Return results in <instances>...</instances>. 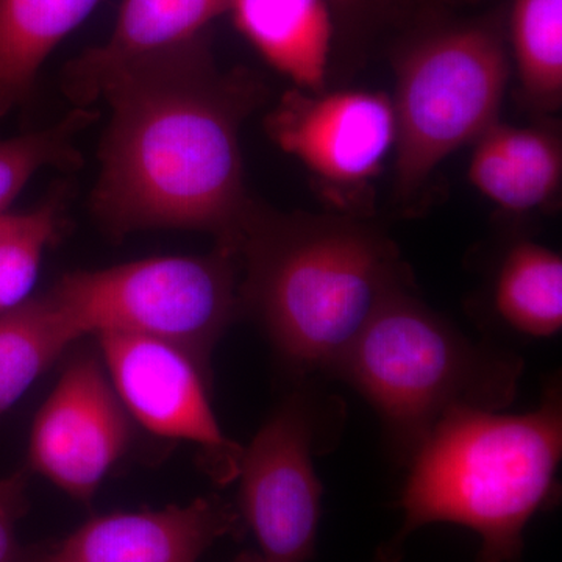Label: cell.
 Here are the masks:
<instances>
[{"mask_svg":"<svg viewBox=\"0 0 562 562\" xmlns=\"http://www.w3.org/2000/svg\"><path fill=\"white\" fill-rule=\"evenodd\" d=\"M79 339L47 292L0 313V417Z\"/></svg>","mask_w":562,"mask_h":562,"instance_id":"e0dca14e","label":"cell"},{"mask_svg":"<svg viewBox=\"0 0 562 562\" xmlns=\"http://www.w3.org/2000/svg\"><path fill=\"white\" fill-rule=\"evenodd\" d=\"M0 216H2V214H0Z\"/></svg>","mask_w":562,"mask_h":562,"instance_id":"cb8c5ba5","label":"cell"},{"mask_svg":"<svg viewBox=\"0 0 562 562\" xmlns=\"http://www.w3.org/2000/svg\"><path fill=\"white\" fill-rule=\"evenodd\" d=\"M238 520L239 514L217 497L105 514L77 528L43 562H199Z\"/></svg>","mask_w":562,"mask_h":562,"instance_id":"8fae6325","label":"cell"},{"mask_svg":"<svg viewBox=\"0 0 562 562\" xmlns=\"http://www.w3.org/2000/svg\"><path fill=\"white\" fill-rule=\"evenodd\" d=\"M509 43L517 79L532 110L562 102V0H513Z\"/></svg>","mask_w":562,"mask_h":562,"instance_id":"ac0fdd59","label":"cell"},{"mask_svg":"<svg viewBox=\"0 0 562 562\" xmlns=\"http://www.w3.org/2000/svg\"><path fill=\"white\" fill-rule=\"evenodd\" d=\"M233 562H266L258 552L243 553L241 557L236 558Z\"/></svg>","mask_w":562,"mask_h":562,"instance_id":"603a6c76","label":"cell"},{"mask_svg":"<svg viewBox=\"0 0 562 562\" xmlns=\"http://www.w3.org/2000/svg\"><path fill=\"white\" fill-rule=\"evenodd\" d=\"M101 360L131 419L151 435L194 443L220 483L233 482L243 447L232 441L211 406L206 368L160 339L101 333Z\"/></svg>","mask_w":562,"mask_h":562,"instance_id":"ba28073f","label":"cell"},{"mask_svg":"<svg viewBox=\"0 0 562 562\" xmlns=\"http://www.w3.org/2000/svg\"><path fill=\"white\" fill-rule=\"evenodd\" d=\"M99 0H0V117L31 95L47 57Z\"/></svg>","mask_w":562,"mask_h":562,"instance_id":"9a60e30c","label":"cell"},{"mask_svg":"<svg viewBox=\"0 0 562 562\" xmlns=\"http://www.w3.org/2000/svg\"><path fill=\"white\" fill-rule=\"evenodd\" d=\"M562 457L560 383L525 414L454 409L409 458L403 524L384 558L413 531L453 524L479 536L476 562H517L532 517L557 497Z\"/></svg>","mask_w":562,"mask_h":562,"instance_id":"3957f363","label":"cell"},{"mask_svg":"<svg viewBox=\"0 0 562 562\" xmlns=\"http://www.w3.org/2000/svg\"><path fill=\"white\" fill-rule=\"evenodd\" d=\"M522 369L516 353L472 342L405 286L384 299L333 373L371 403L409 461L454 409L512 405Z\"/></svg>","mask_w":562,"mask_h":562,"instance_id":"277c9868","label":"cell"},{"mask_svg":"<svg viewBox=\"0 0 562 562\" xmlns=\"http://www.w3.org/2000/svg\"><path fill=\"white\" fill-rule=\"evenodd\" d=\"M317 413L308 397L294 395L239 458V513L266 562H308L316 550L322 512L314 468Z\"/></svg>","mask_w":562,"mask_h":562,"instance_id":"52a82bcc","label":"cell"},{"mask_svg":"<svg viewBox=\"0 0 562 562\" xmlns=\"http://www.w3.org/2000/svg\"><path fill=\"white\" fill-rule=\"evenodd\" d=\"M331 3V7H336V9L341 11H353L358 9L361 0H328Z\"/></svg>","mask_w":562,"mask_h":562,"instance_id":"7402d4cb","label":"cell"},{"mask_svg":"<svg viewBox=\"0 0 562 562\" xmlns=\"http://www.w3.org/2000/svg\"><path fill=\"white\" fill-rule=\"evenodd\" d=\"M231 5L232 0H122L110 38L66 65L63 91L77 109H88L114 69L199 38Z\"/></svg>","mask_w":562,"mask_h":562,"instance_id":"7c38bea8","label":"cell"},{"mask_svg":"<svg viewBox=\"0 0 562 562\" xmlns=\"http://www.w3.org/2000/svg\"><path fill=\"white\" fill-rule=\"evenodd\" d=\"M228 11L244 38L294 88L325 90L335 35L328 0H232Z\"/></svg>","mask_w":562,"mask_h":562,"instance_id":"5bb4252c","label":"cell"},{"mask_svg":"<svg viewBox=\"0 0 562 562\" xmlns=\"http://www.w3.org/2000/svg\"><path fill=\"white\" fill-rule=\"evenodd\" d=\"M469 181L509 213H530L557 198L562 183V144L550 128L497 121L473 143Z\"/></svg>","mask_w":562,"mask_h":562,"instance_id":"4fadbf2b","label":"cell"},{"mask_svg":"<svg viewBox=\"0 0 562 562\" xmlns=\"http://www.w3.org/2000/svg\"><path fill=\"white\" fill-rule=\"evenodd\" d=\"M80 338L127 333L171 342L203 366L241 308L238 255L155 257L66 273L49 292Z\"/></svg>","mask_w":562,"mask_h":562,"instance_id":"8992f818","label":"cell"},{"mask_svg":"<svg viewBox=\"0 0 562 562\" xmlns=\"http://www.w3.org/2000/svg\"><path fill=\"white\" fill-rule=\"evenodd\" d=\"M27 476L18 472L0 479V562H33L18 542V522L27 513Z\"/></svg>","mask_w":562,"mask_h":562,"instance_id":"44dd1931","label":"cell"},{"mask_svg":"<svg viewBox=\"0 0 562 562\" xmlns=\"http://www.w3.org/2000/svg\"><path fill=\"white\" fill-rule=\"evenodd\" d=\"M269 138L335 190L366 187L394 154L397 122L384 92H284L265 121Z\"/></svg>","mask_w":562,"mask_h":562,"instance_id":"30bf717a","label":"cell"},{"mask_svg":"<svg viewBox=\"0 0 562 562\" xmlns=\"http://www.w3.org/2000/svg\"><path fill=\"white\" fill-rule=\"evenodd\" d=\"M492 305L506 327L528 338H550L562 327V258L532 241H517L498 265Z\"/></svg>","mask_w":562,"mask_h":562,"instance_id":"2e32d148","label":"cell"},{"mask_svg":"<svg viewBox=\"0 0 562 562\" xmlns=\"http://www.w3.org/2000/svg\"><path fill=\"white\" fill-rule=\"evenodd\" d=\"M241 303L303 373L335 372L384 299L412 286L394 243L349 216L257 205L238 247Z\"/></svg>","mask_w":562,"mask_h":562,"instance_id":"7a4b0ae2","label":"cell"},{"mask_svg":"<svg viewBox=\"0 0 562 562\" xmlns=\"http://www.w3.org/2000/svg\"><path fill=\"white\" fill-rule=\"evenodd\" d=\"M91 121L92 111L76 109L44 131L0 140V214L9 213L11 203L41 169H69L80 165L74 140Z\"/></svg>","mask_w":562,"mask_h":562,"instance_id":"d6986e66","label":"cell"},{"mask_svg":"<svg viewBox=\"0 0 562 562\" xmlns=\"http://www.w3.org/2000/svg\"><path fill=\"white\" fill-rule=\"evenodd\" d=\"M395 191L416 194L453 151L501 121L509 61L497 20L422 33L394 60Z\"/></svg>","mask_w":562,"mask_h":562,"instance_id":"5b68a950","label":"cell"},{"mask_svg":"<svg viewBox=\"0 0 562 562\" xmlns=\"http://www.w3.org/2000/svg\"><path fill=\"white\" fill-rule=\"evenodd\" d=\"M442 2H443V0H442Z\"/></svg>","mask_w":562,"mask_h":562,"instance_id":"d4e9b609","label":"cell"},{"mask_svg":"<svg viewBox=\"0 0 562 562\" xmlns=\"http://www.w3.org/2000/svg\"><path fill=\"white\" fill-rule=\"evenodd\" d=\"M128 441L131 416L101 358L83 355L63 371L36 414L29 464L69 497L90 502Z\"/></svg>","mask_w":562,"mask_h":562,"instance_id":"9c48e42d","label":"cell"},{"mask_svg":"<svg viewBox=\"0 0 562 562\" xmlns=\"http://www.w3.org/2000/svg\"><path fill=\"white\" fill-rule=\"evenodd\" d=\"M58 231V206L0 216V313L31 297L44 251Z\"/></svg>","mask_w":562,"mask_h":562,"instance_id":"ffe728a7","label":"cell"},{"mask_svg":"<svg viewBox=\"0 0 562 562\" xmlns=\"http://www.w3.org/2000/svg\"><path fill=\"white\" fill-rule=\"evenodd\" d=\"M250 70L217 66L205 36L105 77L110 106L91 209L114 238L176 228L238 251L257 203L244 181L241 127L265 101Z\"/></svg>","mask_w":562,"mask_h":562,"instance_id":"6da1fadb","label":"cell"}]
</instances>
